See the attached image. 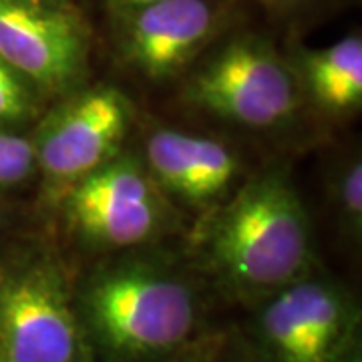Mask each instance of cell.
<instances>
[{"mask_svg": "<svg viewBox=\"0 0 362 362\" xmlns=\"http://www.w3.org/2000/svg\"><path fill=\"white\" fill-rule=\"evenodd\" d=\"M95 362H153L192 346L202 318L194 286L145 264L90 278L75 298Z\"/></svg>", "mask_w": 362, "mask_h": 362, "instance_id": "cell-1", "label": "cell"}, {"mask_svg": "<svg viewBox=\"0 0 362 362\" xmlns=\"http://www.w3.org/2000/svg\"><path fill=\"white\" fill-rule=\"evenodd\" d=\"M312 256L308 214L282 171L246 183L207 232L211 270L238 294L272 296L306 276Z\"/></svg>", "mask_w": 362, "mask_h": 362, "instance_id": "cell-2", "label": "cell"}, {"mask_svg": "<svg viewBox=\"0 0 362 362\" xmlns=\"http://www.w3.org/2000/svg\"><path fill=\"white\" fill-rule=\"evenodd\" d=\"M0 356L8 362H95L75 296L49 262L0 272Z\"/></svg>", "mask_w": 362, "mask_h": 362, "instance_id": "cell-3", "label": "cell"}, {"mask_svg": "<svg viewBox=\"0 0 362 362\" xmlns=\"http://www.w3.org/2000/svg\"><path fill=\"white\" fill-rule=\"evenodd\" d=\"M358 312L337 284L300 278L274 292L256 316V346L264 362H349Z\"/></svg>", "mask_w": 362, "mask_h": 362, "instance_id": "cell-4", "label": "cell"}, {"mask_svg": "<svg viewBox=\"0 0 362 362\" xmlns=\"http://www.w3.org/2000/svg\"><path fill=\"white\" fill-rule=\"evenodd\" d=\"M187 99L246 127L284 123L298 105L292 73L258 40L228 45L187 85Z\"/></svg>", "mask_w": 362, "mask_h": 362, "instance_id": "cell-5", "label": "cell"}, {"mask_svg": "<svg viewBox=\"0 0 362 362\" xmlns=\"http://www.w3.org/2000/svg\"><path fill=\"white\" fill-rule=\"evenodd\" d=\"M131 125V101L115 87L77 95L42 125L37 168L54 183H78L115 159Z\"/></svg>", "mask_w": 362, "mask_h": 362, "instance_id": "cell-6", "label": "cell"}, {"mask_svg": "<svg viewBox=\"0 0 362 362\" xmlns=\"http://www.w3.org/2000/svg\"><path fill=\"white\" fill-rule=\"evenodd\" d=\"M0 59L30 85L63 90L83 75L87 35L65 4L0 0Z\"/></svg>", "mask_w": 362, "mask_h": 362, "instance_id": "cell-7", "label": "cell"}, {"mask_svg": "<svg viewBox=\"0 0 362 362\" xmlns=\"http://www.w3.org/2000/svg\"><path fill=\"white\" fill-rule=\"evenodd\" d=\"M66 214L85 238L103 246L145 242L159 221L151 180L137 161L117 157L73 185Z\"/></svg>", "mask_w": 362, "mask_h": 362, "instance_id": "cell-8", "label": "cell"}, {"mask_svg": "<svg viewBox=\"0 0 362 362\" xmlns=\"http://www.w3.org/2000/svg\"><path fill=\"white\" fill-rule=\"evenodd\" d=\"M133 11L125 54L151 78L181 71L204 49L218 23L209 0H161Z\"/></svg>", "mask_w": 362, "mask_h": 362, "instance_id": "cell-9", "label": "cell"}, {"mask_svg": "<svg viewBox=\"0 0 362 362\" xmlns=\"http://www.w3.org/2000/svg\"><path fill=\"white\" fill-rule=\"evenodd\" d=\"M147 163L161 187L192 204L220 197L240 171L233 151L223 143L175 129L151 135Z\"/></svg>", "mask_w": 362, "mask_h": 362, "instance_id": "cell-10", "label": "cell"}, {"mask_svg": "<svg viewBox=\"0 0 362 362\" xmlns=\"http://www.w3.org/2000/svg\"><path fill=\"white\" fill-rule=\"evenodd\" d=\"M312 95L324 109L352 111L362 103V40L350 35L304 57Z\"/></svg>", "mask_w": 362, "mask_h": 362, "instance_id": "cell-11", "label": "cell"}, {"mask_svg": "<svg viewBox=\"0 0 362 362\" xmlns=\"http://www.w3.org/2000/svg\"><path fill=\"white\" fill-rule=\"evenodd\" d=\"M37 111V90L0 59V125L25 123Z\"/></svg>", "mask_w": 362, "mask_h": 362, "instance_id": "cell-12", "label": "cell"}, {"mask_svg": "<svg viewBox=\"0 0 362 362\" xmlns=\"http://www.w3.org/2000/svg\"><path fill=\"white\" fill-rule=\"evenodd\" d=\"M35 143L0 127V187H13L35 171Z\"/></svg>", "mask_w": 362, "mask_h": 362, "instance_id": "cell-13", "label": "cell"}, {"mask_svg": "<svg viewBox=\"0 0 362 362\" xmlns=\"http://www.w3.org/2000/svg\"><path fill=\"white\" fill-rule=\"evenodd\" d=\"M340 207L349 220L350 228L354 230L356 226L358 232L362 216V168L358 159L350 163L340 180Z\"/></svg>", "mask_w": 362, "mask_h": 362, "instance_id": "cell-14", "label": "cell"}, {"mask_svg": "<svg viewBox=\"0 0 362 362\" xmlns=\"http://www.w3.org/2000/svg\"><path fill=\"white\" fill-rule=\"evenodd\" d=\"M218 350H220V346H216V344H207V346H202V344L194 346L192 344V346L180 350L175 354H169L165 358H159V361L153 362H216Z\"/></svg>", "mask_w": 362, "mask_h": 362, "instance_id": "cell-15", "label": "cell"}, {"mask_svg": "<svg viewBox=\"0 0 362 362\" xmlns=\"http://www.w3.org/2000/svg\"><path fill=\"white\" fill-rule=\"evenodd\" d=\"M216 362H264L262 361V356L258 354V350L254 349V344H246L244 340L240 342H235L232 344L230 349L226 350L223 349L218 350V358Z\"/></svg>", "mask_w": 362, "mask_h": 362, "instance_id": "cell-16", "label": "cell"}, {"mask_svg": "<svg viewBox=\"0 0 362 362\" xmlns=\"http://www.w3.org/2000/svg\"><path fill=\"white\" fill-rule=\"evenodd\" d=\"M123 4H127L131 8H141V6H147V4H156V2H161V0H119Z\"/></svg>", "mask_w": 362, "mask_h": 362, "instance_id": "cell-17", "label": "cell"}, {"mask_svg": "<svg viewBox=\"0 0 362 362\" xmlns=\"http://www.w3.org/2000/svg\"><path fill=\"white\" fill-rule=\"evenodd\" d=\"M25 2H30V4H45V6H59V4H63V0H25Z\"/></svg>", "mask_w": 362, "mask_h": 362, "instance_id": "cell-18", "label": "cell"}, {"mask_svg": "<svg viewBox=\"0 0 362 362\" xmlns=\"http://www.w3.org/2000/svg\"><path fill=\"white\" fill-rule=\"evenodd\" d=\"M349 362H361V356H358V354H354V356H352Z\"/></svg>", "mask_w": 362, "mask_h": 362, "instance_id": "cell-19", "label": "cell"}, {"mask_svg": "<svg viewBox=\"0 0 362 362\" xmlns=\"http://www.w3.org/2000/svg\"><path fill=\"white\" fill-rule=\"evenodd\" d=\"M0 362H8V361H4V358H2V356H0Z\"/></svg>", "mask_w": 362, "mask_h": 362, "instance_id": "cell-20", "label": "cell"}, {"mask_svg": "<svg viewBox=\"0 0 362 362\" xmlns=\"http://www.w3.org/2000/svg\"><path fill=\"white\" fill-rule=\"evenodd\" d=\"M0 221H2V220H0Z\"/></svg>", "mask_w": 362, "mask_h": 362, "instance_id": "cell-21", "label": "cell"}]
</instances>
